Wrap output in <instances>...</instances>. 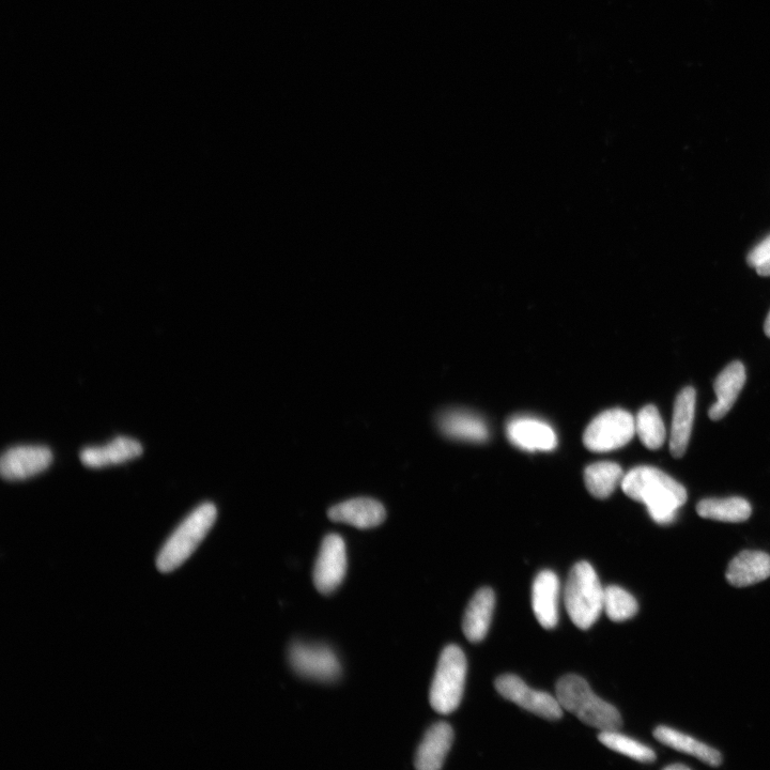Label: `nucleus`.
Masks as SVG:
<instances>
[{"mask_svg": "<svg viewBox=\"0 0 770 770\" xmlns=\"http://www.w3.org/2000/svg\"><path fill=\"white\" fill-rule=\"evenodd\" d=\"M770 577V557L763 551L746 550L730 563L727 580L736 588H746Z\"/></svg>", "mask_w": 770, "mask_h": 770, "instance_id": "obj_19", "label": "nucleus"}, {"mask_svg": "<svg viewBox=\"0 0 770 770\" xmlns=\"http://www.w3.org/2000/svg\"><path fill=\"white\" fill-rule=\"evenodd\" d=\"M639 610L636 598L618 585L605 588L604 611L613 622L633 619Z\"/></svg>", "mask_w": 770, "mask_h": 770, "instance_id": "obj_26", "label": "nucleus"}, {"mask_svg": "<svg viewBox=\"0 0 770 770\" xmlns=\"http://www.w3.org/2000/svg\"><path fill=\"white\" fill-rule=\"evenodd\" d=\"M598 739L607 748L638 762L653 763L656 760V754L651 748L621 734L618 730L600 731Z\"/></svg>", "mask_w": 770, "mask_h": 770, "instance_id": "obj_25", "label": "nucleus"}, {"mask_svg": "<svg viewBox=\"0 0 770 770\" xmlns=\"http://www.w3.org/2000/svg\"><path fill=\"white\" fill-rule=\"evenodd\" d=\"M495 686L503 698L539 717L558 720L563 716V708L557 697L530 688L517 675H501L496 680Z\"/></svg>", "mask_w": 770, "mask_h": 770, "instance_id": "obj_7", "label": "nucleus"}, {"mask_svg": "<svg viewBox=\"0 0 770 770\" xmlns=\"http://www.w3.org/2000/svg\"><path fill=\"white\" fill-rule=\"evenodd\" d=\"M454 732L449 723L438 722L431 727L415 756V767L419 770H439L453 745Z\"/></svg>", "mask_w": 770, "mask_h": 770, "instance_id": "obj_17", "label": "nucleus"}, {"mask_svg": "<svg viewBox=\"0 0 770 770\" xmlns=\"http://www.w3.org/2000/svg\"><path fill=\"white\" fill-rule=\"evenodd\" d=\"M623 470L614 462H597L584 471V483L597 499L609 498L623 481Z\"/></svg>", "mask_w": 770, "mask_h": 770, "instance_id": "obj_23", "label": "nucleus"}, {"mask_svg": "<svg viewBox=\"0 0 770 770\" xmlns=\"http://www.w3.org/2000/svg\"><path fill=\"white\" fill-rule=\"evenodd\" d=\"M636 435V420L623 409H612L599 414L583 435L585 448L604 453L623 448Z\"/></svg>", "mask_w": 770, "mask_h": 770, "instance_id": "obj_6", "label": "nucleus"}, {"mask_svg": "<svg viewBox=\"0 0 770 770\" xmlns=\"http://www.w3.org/2000/svg\"><path fill=\"white\" fill-rule=\"evenodd\" d=\"M387 517L381 503L373 499L359 498L337 504L329 511V518L335 522L359 529H372L381 525Z\"/></svg>", "mask_w": 770, "mask_h": 770, "instance_id": "obj_15", "label": "nucleus"}, {"mask_svg": "<svg viewBox=\"0 0 770 770\" xmlns=\"http://www.w3.org/2000/svg\"><path fill=\"white\" fill-rule=\"evenodd\" d=\"M291 667L307 679L333 682L340 677L342 667L327 646L295 643L289 651Z\"/></svg>", "mask_w": 770, "mask_h": 770, "instance_id": "obj_8", "label": "nucleus"}, {"mask_svg": "<svg viewBox=\"0 0 770 770\" xmlns=\"http://www.w3.org/2000/svg\"><path fill=\"white\" fill-rule=\"evenodd\" d=\"M665 769L666 770H689L690 768L683 764H673V765L667 766Z\"/></svg>", "mask_w": 770, "mask_h": 770, "instance_id": "obj_29", "label": "nucleus"}, {"mask_svg": "<svg viewBox=\"0 0 770 770\" xmlns=\"http://www.w3.org/2000/svg\"><path fill=\"white\" fill-rule=\"evenodd\" d=\"M508 439L521 450L549 452L556 449L558 439L546 423L530 418L514 419L507 424Z\"/></svg>", "mask_w": 770, "mask_h": 770, "instance_id": "obj_12", "label": "nucleus"}, {"mask_svg": "<svg viewBox=\"0 0 770 770\" xmlns=\"http://www.w3.org/2000/svg\"><path fill=\"white\" fill-rule=\"evenodd\" d=\"M496 606L494 591L483 588L475 593L466 609L462 629L473 643L483 641L489 631Z\"/></svg>", "mask_w": 770, "mask_h": 770, "instance_id": "obj_18", "label": "nucleus"}, {"mask_svg": "<svg viewBox=\"0 0 770 770\" xmlns=\"http://www.w3.org/2000/svg\"><path fill=\"white\" fill-rule=\"evenodd\" d=\"M746 379V368L742 362H732L723 369L714 383L717 402L708 411V417L713 421L725 418L744 389Z\"/></svg>", "mask_w": 770, "mask_h": 770, "instance_id": "obj_14", "label": "nucleus"}, {"mask_svg": "<svg viewBox=\"0 0 770 770\" xmlns=\"http://www.w3.org/2000/svg\"><path fill=\"white\" fill-rule=\"evenodd\" d=\"M218 510L212 503H204L184 520L169 537L159 554L157 566L161 573L175 571L186 562L213 527Z\"/></svg>", "mask_w": 770, "mask_h": 770, "instance_id": "obj_4", "label": "nucleus"}, {"mask_svg": "<svg viewBox=\"0 0 770 770\" xmlns=\"http://www.w3.org/2000/svg\"><path fill=\"white\" fill-rule=\"evenodd\" d=\"M605 589L594 567L579 562L569 573L564 590V602L572 622L580 629L591 628L604 611Z\"/></svg>", "mask_w": 770, "mask_h": 770, "instance_id": "obj_3", "label": "nucleus"}, {"mask_svg": "<svg viewBox=\"0 0 770 770\" xmlns=\"http://www.w3.org/2000/svg\"><path fill=\"white\" fill-rule=\"evenodd\" d=\"M764 331L765 334L770 337V312L766 318L765 325H764Z\"/></svg>", "mask_w": 770, "mask_h": 770, "instance_id": "obj_30", "label": "nucleus"}, {"mask_svg": "<svg viewBox=\"0 0 770 770\" xmlns=\"http://www.w3.org/2000/svg\"><path fill=\"white\" fill-rule=\"evenodd\" d=\"M347 572V552L344 539L330 534L323 541L315 565L314 583L316 589L325 595L337 590Z\"/></svg>", "mask_w": 770, "mask_h": 770, "instance_id": "obj_9", "label": "nucleus"}, {"mask_svg": "<svg viewBox=\"0 0 770 770\" xmlns=\"http://www.w3.org/2000/svg\"><path fill=\"white\" fill-rule=\"evenodd\" d=\"M557 699L563 710L600 731L620 730L622 717L616 708L595 695L581 676L568 674L558 682Z\"/></svg>", "mask_w": 770, "mask_h": 770, "instance_id": "obj_2", "label": "nucleus"}, {"mask_svg": "<svg viewBox=\"0 0 770 770\" xmlns=\"http://www.w3.org/2000/svg\"><path fill=\"white\" fill-rule=\"evenodd\" d=\"M143 452L140 442L127 437H118L106 445L84 449L80 458L84 466L99 469L123 464L142 456Z\"/></svg>", "mask_w": 770, "mask_h": 770, "instance_id": "obj_16", "label": "nucleus"}, {"mask_svg": "<svg viewBox=\"0 0 770 770\" xmlns=\"http://www.w3.org/2000/svg\"><path fill=\"white\" fill-rule=\"evenodd\" d=\"M770 260V236L759 243L748 255L747 261L750 267L759 268Z\"/></svg>", "mask_w": 770, "mask_h": 770, "instance_id": "obj_27", "label": "nucleus"}, {"mask_svg": "<svg viewBox=\"0 0 770 770\" xmlns=\"http://www.w3.org/2000/svg\"><path fill=\"white\" fill-rule=\"evenodd\" d=\"M636 434L650 450H658L664 445L667 431L658 409L649 405L644 407L636 418Z\"/></svg>", "mask_w": 770, "mask_h": 770, "instance_id": "obj_24", "label": "nucleus"}, {"mask_svg": "<svg viewBox=\"0 0 770 770\" xmlns=\"http://www.w3.org/2000/svg\"><path fill=\"white\" fill-rule=\"evenodd\" d=\"M439 427L445 436L457 440L483 442L488 439V429L484 421L466 411L443 413L439 419Z\"/></svg>", "mask_w": 770, "mask_h": 770, "instance_id": "obj_20", "label": "nucleus"}, {"mask_svg": "<svg viewBox=\"0 0 770 770\" xmlns=\"http://www.w3.org/2000/svg\"><path fill=\"white\" fill-rule=\"evenodd\" d=\"M560 580L551 571L539 573L532 587V607L536 620L546 629L559 622Z\"/></svg>", "mask_w": 770, "mask_h": 770, "instance_id": "obj_11", "label": "nucleus"}, {"mask_svg": "<svg viewBox=\"0 0 770 770\" xmlns=\"http://www.w3.org/2000/svg\"><path fill=\"white\" fill-rule=\"evenodd\" d=\"M697 513L700 517L722 522H744L751 514L750 503L742 498L705 499L698 503Z\"/></svg>", "mask_w": 770, "mask_h": 770, "instance_id": "obj_22", "label": "nucleus"}, {"mask_svg": "<svg viewBox=\"0 0 770 770\" xmlns=\"http://www.w3.org/2000/svg\"><path fill=\"white\" fill-rule=\"evenodd\" d=\"M630 499L645 504L659 525H670L687 502L686 488L661 470L642 466L630 470L621 483Z\"/></svg>", "mask_w": 770, "mask_h": 770, "instance_id": "obj_1", "label": "nucleus"}, {"mask_svg": "<svg viewBox=\"0 0 770 770\" xmlns=\"http://www.w3.org/2000/svg\"><path fill=\"white\" fill-rule=\"evenodd\" d=\"M52 462L53 453L46 446H15L0 460V473L6 481H24L48 470Z\"/></svg>", "mask_w": 770, "mask_h": 770, "instance_id": "obj_10", "label": "nucleus"}, {"mask_svg": "<svg viewBox=\"0 0 770 770\" xmlns=\"http://www.w3.org/2000/svg\"><path fill=\"white\" fill-rule=\"evenodd\" d=\"M697 392L692 387L683 389L675 399L670 437V452L674 458L685 455L695 420Z\"/></svg>", "mask_w": 770, "mask_h": 770, "instance_id": "obj_13", "label": "nucleus"}, {"mask_svg": "<svg viewBox=\"0 0 770 770\" xmlns=\"http://www.w3.org/2000/svg\"><path fill=\"white\" fill-rule=\"evenodd\" d=\"M757 272L761 276H770V260L767 261L764 265L757 268Z\"/></svg>", "mask_w": 770, "mask_h": 770, "instance_id": "obj_28", "label": "nucleus"}, {"mask_svg": "<svg viewBox=\"0 0 770 770\" xmlns=\"http://www.w3.org/2000/svg\"><path fill=\"white\" fill-rule=\"evenodd\" d=\"M654 736L662 745H666L676 751L690 754V756L695 757L710 766L717 767L721 765L722 758L719 751L698 742L697 739L686 734L668 727H658L654 731Z\"/></svg>", "mask_w": 770, "mask_h": 770, "instance_id": "obj_21", "label": "nucleus"}, {"mask_svg": "<svg viewBox=\"0 0 770 770\" xmlns=\"http://www.w3.org/2000/svg\"><path fill=\"white\" fill-rule=\"evenodd\" d=\"M467 658L459 646L449 645L440 656L433 684L430 688V705L442 715L455 712L464 697Z\"/></svg>", "mask_w": 770, "mask_h": 770, "instance_id": "obj_5", "label": "nucleus"}]
</instances>
